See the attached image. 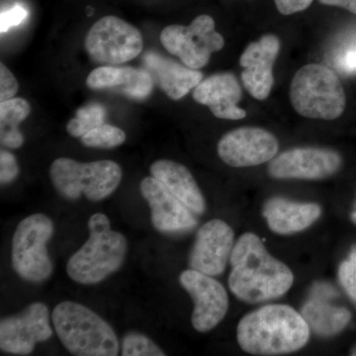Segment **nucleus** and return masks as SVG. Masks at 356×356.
Returning a JSON list of instances; mask_svg holds the SVG:
<instances>
[{"instance_id":"obj_1","label":"nucleus","mask_w":356,"mask_h":356,"mask_svg":"<svg viewBox=\"0 0 356 356\" xmlns=\"http://www.w3.org/2000/svg\"><path fill=\"white\" fill-rule=\"evenodd\" d=\"M229 287L241 301L264 303L277 299L291 289V269L269 254L264 242L254 233H245L234 245Z\"/></svg>"},{"instance_id":"obj_2","label":"nucleus","mask_w":356,"mask_h":356,"mask_svg":"<svg viewBox=\"0 0 356 356\" xmlns=\"http://www.w3.org/2000/svg\"><path fill=\"white\" fill-rule=\"evenodd\" d=\"M310 337V327L302 314L282 304L250 312L236 327L241 348L252 355H289L303 348Z\"/></svg>"},{"instance_id":"obj_3","label":"nucleus","mask_w":356,"mask_h":356,"mask_svg":"<svg viewBox=\"0 0 356 356\" xmlns=\"http://www.w3.org/2000/svg\"><path fill=\"white\" fill-rule=\"evenodd\" d=\"M89 238L70 257L67 273L79 284H97L116 273L125 261L128 242L119 232L112 231L108 217L95 213L89 218Z\"/></svg>"},{"instance_id":"obj_4","label":"nucleus","mask_w":356,"mask_h":356,"mask_svg":"<svg viewBox=\"0 0 356 356\" xmlns=\"http://www.w3.org/2000/svg\"><path fill=\"white\" fill-rule=\"evenodd\" d=\"M51 322L58 339L72 355H118L119 341L113 329L88 307L62 302L54 309Z\"/></svg>"},{"instance_id":"obj_5","label":"nucleus","mask_w":356,"mask_h":356,"mask_svg":"<svg viewBox=\"0 0 356 356\" xmlns=\"http://www.w3.org/2000/svg\"><path fill=\"white\" fill-rule=\"evenodd\" d=\"M293 108L301 116L334 120L346 109L343 84L334 70L324 65H304L293 77L290 86Z\"/></svg>"},{"instance_id":"obj_6","label":"nucleus","mask_w":356,"mask_h":356,"mask_svg":"<svg viewBox=\"0 0 356 356\" xmlns=\"http://www.w3.org/2000/svg\"><path fill=\"white\" fill-rule=\"evenodd\" d=\"M50 177L60 195L77 200L81 195L98 202L108 197L120 184L121 166L113 161L79 163L74 159L60 158L51 163Z\"/></svg>"},{"instance_id":"obj_7","label":"nucleus","mask_w":356,"mask_h":356,"mask_svg":"<svg viewBox=\"0 0 356 356\" xmlns=\"http://www.w3.org/2000/svg\"><path fill=\"white\" fill-rule=\"evenodd\" d=\"M54 235V222L44 214H34L19 222L13 238L11 264L22 280L39 283L53 273L47 243Z\"/></svg>"},{"instance_id":"obj_8","label":"nucleus","mask_w":356,"mask_h":356,"mask_svg":"<svg viewBox=\"0 0 356 356\" xmlns=\"http://www.w3.org/2000/svg\"><path fill=\"white\" fill-rule=\"evenodd\" d=\"M84 47L93 62L118 65L142 53L144 42L139 30L116 16H105L91 26Z\"/></svg>"},{"instance_id":"obj_9","label":"nucleus","mask_w":356,"mask_h":356,"mask_svg":"<svg viewBox=\"0 0 356 356\" xmlns=\"http://www.w3.org/2000/svg\"><path fill=\"white\" fill-rule=\"evenodd\" d=\"M161 42L168 53L193 70L205 67L212 54L222 50L225 44L209 15L198 16L188 26H168L161 33Z\"/></svg>"},{"instance_id":"obj_10","label":"nucleus","mask_w":356,"mask_h":356,"mask_svg":"<svg viewBox=\"0 0 356 356\" xmlns=\"http://www.w3.org/2000/svg\"><path fill=\"white\" fill-rule=\"evenodd\" d=\"M341 154L325 147H295L271 159L268 173L275 179L321 180L341 170Z\"/></svg>"},{"instance_id":"obj_11","label":"nucleus","mask_w":356,"mask_h":356,"mask_svg":"<svg viewBox=\"0 0 356 356\" xmlns=\"http://www.w3.org/2000/svg\"><path fill=\"white\" fill-rule=\"evenodd\" d=\"M179 283L193 300L191 323L195 331L209 332L226 317L229 296L219 281L191 268L180 274Z\"/></svg>"},{"instance_id":"obj_12","label":"nucleus","mask_w":356,"mask_h":356,"mask_svg":"<svg viewBox=\"0 0 356 356\" xmlns=\"http://www.w3.org/2000/svg\"><path fill=\"white\" fill-rule=\"evenodd\" d=\"M51 336L50 312L40 302L0 322V348L13 355H30L36 343L48 341Z\"/></svg>"},{"instance_id":"obj_13","label":"nucleus","mask_w":356,"mask_h":356,"mask_svg":"<svg viewBox=\"0 0 356 356\" xmlns=\"http://www.w3.org/2000/svg\"><path fill=\"white\" fill-rule=\"evenodd\" d=\"M280 145L275 136L261 128L243 127L231 131L218 143V154L226 165L248 168L275 158Z\"/></svg>"},{"instance_id":"obj_14","label":"nucleus","mask_w":356,"mask_h":356,"mask_svg":"<svg viewBox=\"0 0 356 356\" xmlns=\"http://www.w3.org/2000/svg\"><path fill=\"white\" fill-rule=\"evenodd\" d=\"M235 245V233L222 220L213 219L196 233L189 266L209 276L224 273Z\"/></svg>"},{"instance_id":"obj_15","label":"nucleus","mask_w":356,"mask_h":356,"mask_svg":"<svg viewBox=\"0 0 356 356\" xmlns=\"http://www.w3.org/2000/svg\"><path fill=\"white\" fill-rule=\"evenodd\" d=\"M140 193L151 208L154 228L161 233H179L197 225L193 212L178 200L156 178H144Z\"/></svg>"},{"instance_id":"obj_16","label":"nucleus","mask_w":356,"mask_h":356,"mask_svg":"<svg viewBox=\"0 0 356 356\" xmlns=\"http://www.w3.org/2000/svg\"><path fill=\"white\" fill-rule=\"evenodd\" d=\"M280 50V39L268 34L248 44L241 56L243 84L255 99H266L273 89V65Z\"/></svg>"},{"instance_id":"obj_17","label":"nucleus","mask_w":356,"mask_h":356,"mask_svg":"<svg viewBox=\"0 0 356 356\" xmlns=\"http://www.w3.org/2000/svg\"><path fill=\"white\" fill-rule=\"evenodd\" d=\"M193 98L207 106L217 118L240 120L247 116V112L238 107L242 99V88L236 76L229 72L203 79L194 88Z\"/></svg>"},{"instance_id":"obj_18","label":"nucleus","mask_w":356,"mask_h":356,"mask_svg":"<svg viewBox=\"0 0 356 356\" xmlns=\"http://www.w3.org/2000/svg\"><path fill=\"white\" fill-rule=\"evenodd\" d=\"M154 79L146 69L102 65L93 70L86 79V86L93 90L120 93L135 100L149 97L154 89Z\"/></svg>"},{"instance_id":"obj_19","label":"nucleus","mask_w":356,"mask_h":356,"mask_svg":"<svg viewBox=\"0 0 356 356\" xmlns=\"http://www.w3.org/2000/svg\"><path fill=\"white\" fill-rule=\"evenodd\" d=\"M262 215L273 233L291 235L310 228L322 215V208L317 203L296 202L275 196L264 202Z\"/></svg>"},{"instance_id":"obj_20","label":"nucleus","mask_w":356,"mask_h":356,"mask_svg":"<svg viewBox=\"0 0 356 356\" xmlns=\"http://www.w3.org/2000/svg\"><path fill=\"white\" fill-rule=\"evenodd\" d=\"M143 62L154 81L173 100L181 99L202 81V72L154 51L147 53Z\"/></svg>"},{"instance_id":"obj_21","label":"nucleus","mask_w":356,"mask_h":356,"mask_svg":"<svg viewBox=\"0 0 356 356\" xmlns=\"http://www.w3.org/2000/svg\"><path fill=\"white\" fill-rule=\"evenodd\" d=\"M149 172L192 212L205 213V198L188 168L177 161L159 159L151 165Z\"/></svg>"},{"instance_id":"obj_22","label":"nucleus","mask_w":356,"mask_h":356,"mask_svg":"<svg viewBox=\"0 0 356 356\" xmlns=\"http://www.w3.org/2000/svg\"><path fill=\"white\" fill-rule=\"evenodd\" d=\"M309 327L316 336L330 337L337 336L346 329L350 322L351 313L343 307L310 300L302 307L301 312Z\"/></svg>"},{"instance_id":"obj_23","label":"nucleus","mask_w":356,"mask_h":356,"mask_svg":"<svg viewBox=\"0 0 356 356\" xmlns=\"http://www.w3.org/2000/svg\"><path fill=\"white\" fill-rule=\"evenodd\" d=\"M30 104L23 98H13L0 104V140L3 147L18 149L24 137L18 126L29 116Z\"/></svg>"},{"instance_id":"obj_24","label":"nucleus","mask_w":356,"mask_h":356,"mask_svg":"<svg viewBox=\"0 0 356 356\" xmlns=\"http://www.w3.org/2000/svg\"><path fill=\"white\" fill-rule=\"evenodd\" d=\"M106 109L99 103H91L76 112V117L67 123V131L72 137L81 138L102 125L106 119Z\"/></svg>"},{"instance_id":"obj_25","label":"nucleus","mask_w":356,"mask_h":356,"mask_svg":"<svg viewBox=\"0 0 356 356\" xmlns=\"http://www.w3.org/2000/svg\"><path fill=\"white\" fill-rule=\"evenodd\" d=\"M81 139L86 147L113 149L125 143L126 134L120 128L104 123L86 134Z\"/></svg>"},{"instance_id":"obj_26","label":"nucleus","mask_w":356,"mask_h":356,"mask_svg":"<svg viewBox=\"0 0 356 356\" xmlns=\"http://www.w3.org/2000/svg\"><path fill=\"white\" fill-rule=\"evenodd\" d=\"M123 356H165L163 350L151 339L137 332H130L122 341Z\"/></svg>"},{"instance_id":"obj_27","label":"nucleus","mask_w":356,"mask_h":356,"mask_svg":"<svg viewBox=\"0 0 356 356\" xmlns=\"http://www.w3.org/2000/svg\"><path fill=\"white\" fill-rule=\"evenodd\" d=\"M339 280L350 298L356 304V250L339 266Z\"/></svg>"},{"instance_id":"obj_28","label":"nucleus","mask_w":356,"mask_h":356,"mask_svg":"<svg viewBox=\"0 0 356 356\" xmlns=\"http://www.w3.org/2000/svg\"><path fill=\"white\" fill-rule=\"evenodd\" d=\"M334 62L341 72L346 74L356 72V37L337 51Z\"/></svg>"},{"instance_id":"obj_29","label":"nucleus","mask_w":356,"mask_h":356,"mask_svg":"<svg viewBox=\"0 0 356 356\" xmlns=\"http://www.w3.org/2000/svg\"><path fill=\"white\" fill-rule=\"evenodd\" d=\"M19 166L15 156L9 152L1 149L0 152V182L8 184L17 178L19 175Z\"/></svg>"},{"instance_id":"obj_30","label":"nucleus","mask_w":356,"mask_h":356,"mask_svg":"<svg viewBox=\"0 0 356 356\" xmlns=\"http://www.w3.org/2000/svg\"><path fill=\"white\" fill-rule=\"evenodd\" d=\"M19 89L17 79L6 65H0V102L13 99Z\"/></svg>"},{"instance_id":"obj_31","label":"nucleus","mask_w":356,"mask_h":356,"mask_svg":"<svg viewBox=\"0 0 356 356\" xmlns=\"http://www.w3.org/2000/svg\"><path fill=\"white\" fill-rule=\"evenodd\" d=\"M27 10L21 6H13V8L2 11L0 16V31L6 33L10 28L20 25L27 18Z\"/></svg>"},{"instance_id":"obj_32","label":"nucleus","mask_w":356,"mask_h":356,"mask_svg":"<svg viewBox=\"0 0 356 356\" xmlns=\"http://www.w3.org/2000/svg\"><path fill=\"white\" fill-rule=\"evenodd\" d=\"M314 0H274L278 11L283 15L301 13L311 6Z\"/></svg>"},{"instance_id":"obj_33","label":"nucleus","mask_w":356,"mask_h":356,"mask_svg":"<svg viewBox=\"0 0 356 356\" xmlns=\"http://www.w3.org/2000/svg\"><path fill=\"white\" fill-rule=\"evenodd\" d=\"M325 6H339L356 15V0H320Z\"/></svg>"},{"instance_id":"obj_34","label":"nucleus","mask_w":356,"mask_h":356,"mask_svg":"<svg viewBox=\"0 0 356 356\" xmlns=\"http://www.w3.org/2000/svg\"><path fill=\"white\" fill-rule=\"evenodd\" d=\"M350 220L356 226V200L355 205H353V211L350 213Z\"/></svg>"},{"instance_id":"obj_35","label":"nucleus","mask_w":356,"mask_h":356,"mask_svg":"<svg viewBox=\"0 0 356 356\" xmlns=\"http://www.w3.org/2000/svg\"><path fill=\"white\" fill-rule=\"evenodd\" d=\"M350 355L356 356V344L353 348H351Z\"/></svg>"}]
</instances>
